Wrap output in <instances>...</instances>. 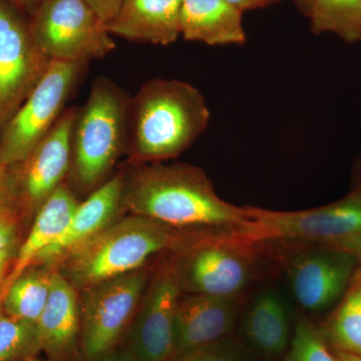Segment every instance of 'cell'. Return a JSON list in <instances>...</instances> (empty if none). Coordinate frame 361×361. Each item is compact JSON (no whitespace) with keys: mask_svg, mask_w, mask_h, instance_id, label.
Masks as SVG:
<instances>
[{"mask_svg":"<svg viewBox=\"0 0 361 361\" xmlns=\"http://www.w3.org/2000/svg\"><path fill=\"white\" fill-rule=\"evenodd\" d=\"M94 361H135L134 356L130 353V349L123 350L109 351L104 355L99 356Z\"/></svg>","mask_w":361,"mask_h":361,"instance_id":"31","label":"cell"},{"mask_svg":"<svg viewBox=\"0 0 361 361\" xmlns=\"http://www.w3.org/2000/svg\"><path fill=\"white\" fill-rule=\"evenodd\" d=\"M166 361H254V357L244 344L232 336H227L180 351Z\"/></svg>","mask_w":361,"mask_h":361,"instance_id":"26","label":"cell"},{"mask_svg":"<svg viewBox=\"0 0 361 361\" xmlns=\"http://www.w3.org/2000/svg\"><path fill=\"white\" fill-rule=\"evenodd\" d=\"M8 1L18 11H25L32 16L42 0H8Z\"/></svg>","mask_w":361,"mask_h":361,"instance_id":"32","label":"cell"},{"mask_svg":"<svg viewBox=\"0 0 361 361\" xmlns=\"http://www.w3.org/2000/svg\"><path fill=\"white\" fill-rule=\"evenodd\" d=\"M293 1L295 2L297 7H298L306 16H310L312 0H293Z\"/></svg>","mask_w":361,"mask_h":361,"instance_id":"34","label":"cell"},{"mask_svg":"<svg viewBox=\"0 0 361 361\" xmlns=\"http://www.w3.org/2000/svg\"><path fill=\"white\" fill-rule=\"evenodd\" d=\"M188 242L180 230L133 214L66 254L58 271L75 288L85 289L141 269L155 254Z\"/></svg>","mask_w":361,"mask_h":361,"instance_id":"3","label":"cell"},{"mask_svg":"<svg viewBox=\"0 0 361 361\" xmlns=\"http://www.w3.org/2000/svg\"><path fill=\"white\" fill-rule=\"evenodd\" d=\"M338 361H361V356L353 355V353H344V351L332 349Z\"/></svg>","mask_w":361,"mask_h":361,"instance_id":"33","label":"cell"},{"mask_svg":"<svg viewBox=\"0 0 361 361\" xmlns=\"http://www.w3.org/2000/svg\"><path fill=\"white\" fill-rule=\"evenodd\" d=\"M51 266H30L11 285L0 308L18 319L37 324L51 292Z\"/></svg>","mask_w":361,"mask_h":361,"instance_id":"21","label":"cell"},{"mask_svg":"<svg viewBox=\"0 0 361 361\" xmlns=\"http://www.w3.org/2000/svg\"><path fill=\"white\" fill-rule=\"evenodd\" d=\"M243 334L252 348L267 356L282 355L290 341V317L286 303L273 289L252 300L243 319Z\"/></svg>","mask_w":361,"mask_h":361,"instance_id":"20","label":"cell"},{"mask_svg":"<svg viewBox=\"0 0 361 361\" xmlns=\"http://www.w3.org/2000/svg\"><path fill=\"white\" fill-rule=\"evenodd\" d=\"M26 361H35V360H26Z\"/></svg>","mask_w":361,"mask_h":361,"instance_id":"35","label":"cell"},{"mask_svg":"<svg viewBox=\"0 0 361 361\" xmlns=\"http://www.w3.org/2000/svg\"><path fill=\"white\" fill-rule=\"evenodd\" d=\"M183 0H123L115 18L106 23L111 35L148 44L169 45L180 35Z\"/></svg>","mask_w":361,"mask_h":361,"instance_id":"16","label":"cell"},{"mask_svg":"<svg viewBox=\"0 0 361 361\" xmlns=\"http://www.w3.org/2000/svg\"><path fill=\"white\" fill-rule=\"evenodd\" d=\"M123 177V208L175 229L232 232L251 219L250 207L223 200L194 166L157 161Z\"/></svg>","mask_w":361,"mask_h":361,"instance_id":"1","label":"cell"},{"mask_svg":"<svg viewBox=\"0 0 361 361\" xmlns=\"http://www.w3.org/2000/svg\"><path fill=\"white\" fill-rule=\"evenodd\" d=\"M129 108L111 80L94 82L73 126L71 166L80 186H96L116 163L127 142Z\"/></svg>","mask_w":361,"mask_h":361,"instance_id":"5","label":"cell"},{"mask_svg":"<svg viewBox=\"0 0 361 361\" xmlns=\"http://www.w3.org/2000/svg\"><path fill=\"white\" fill-rule=\"evenodd\" d=\"M226 1L244 13L247 11L264 8L271 4H276L280 0H226Z\"/></svg>","mask_w":361,"mask_h":361,"instance_id":"30","label":"cell"},{"mask_svg":"<svg viewBox=\"0 0 361 361\" xmlns=\"http://www.w3.org/2000/svg\"><path fill=\"white\" fill-rule=\"evenodd\" d=\"M77 115L75 108L66 111L25 160L7 167L11 212L18 223L35 216L70 171Z\"/></svg>","mask_w":361,"mask_h":361,"instance_id":"9","label":"cell"},{"mask_svg":"<svg viewBox=\"0 0 361 361\" xmlns=\"http://www.w3.org/2000/svg\"><path fill=\"white\" fill-rule=\"evenodd\" d=\"M130 148L137 161L176 158L208 127L210 111L194 85L178 80H153L130 103Z\"/></svg>","mask_w":361,"mask_h":361,"instance_id":"2","label":"cell"},{"mask_svg":"<svg viewBox=\"0 0 361 361\" xmlns=\"http://www.w3.org/2000/svg\"><path fill=\"white\" fill-rule=\"evenodd\" d=\"M149 283L144 268L84 289L82 342L90 360L111 350L134 317Z\"/></svg>","mask_w":361,"mask_h":361,"instance_id":"10","label":"cell"},{"mask_svg":"<svg viewBox=\"0 0 361 361\" xmlns=\"http://www.w3.org/2000/svg\"><path fill=\"white\" fill-rule=\"evenodd\" d=\"M311 32L334 33L348 44L361 42V0H312Z\"/></svg>","mask_w":361,"mask_h":361,"instance_id":"23","label":"cell"},{"mask_svg":"<svg viewBox=\"0 0 361 361\" xmlns=\"http://www.w3.org/2000/svg\"><path fill=\"white\" fill-rule=\"evenodd\" d=\"M360 259L351 252L316 245L298 252L289 262L291 291L304 310H326L346 291Z\"/></svg>","mask_w":361,"mask_h":361,"instance_id":"13","label":"cell"},{"mask_svg":"<svg viewBox=\"0 0 361 361\" xmlns=\"http://www.w3.org/2000/svg\"><path fill=\"white\" fill-rule=\"evenodd\" d=\"M250 221L233 234L251 243H312L357 257L361 252V187L341 200L310 210L282 212L250 207Z\"/></svg>","mask_w":361,"mask_h":361,"instance_id":"4","label":"cell"},{"mask_svg":"<svg viewBox=\"0 0 361 361\" xmlns=\"http://www.w3.org/2000/svg\"><path fill=\"white\" fill-rule=\"evenodd\" d=\"M51 59L35 44L30 23L0 0V133L30 96Z\"/></svg>","mask_w":361,"mask_h":361,"instance_id":"11","label":"cell"},{"mask_svg":"<svg viewBox=\"0 0 361 361\" xmlns=\"http://www.w3.org/2000/svg\"><path fill=\"white\" fill-rule=\"evenodd\" d=\"M284 361H338L322 332L305 317L297 322Z\"/></svg>","mask_w":361,"mask_h":361,"instance_id":"25","label":"cell"},{"mask_svg":"<svg viewBox=\"0 0 361 361\" xmlns=\"http://www.w3.org/2000/svg\"><path fill=\"white\" fill-rule=\"evenodd\" d=\"M37 326L40 349L52 357H63L75 346L80 327L77 292L59 271L52 272L51 292Z\"/></svg>","mask_w":361,"mask_h":361,"instance_id":"19","label":"cell"},{"mask_svg":"<svg viewBox=\"0 0 361 361\" xmlns=\"http://www.w3.org/2000/svg\"><path fill=\"white\" fill-rule=\"evenodd\" d=\"M40 350L37 324L14 318L0 308V361L32 360Z\"/></svg>","mask_w":361,"mask_h":361,"instance_id":"24","label":"cell"},{"mask_svg":"<svg viewBox=\"0 0 361 361\" xmlns=\"http://www.w3.org/2000/svg\"><path fill=\"white\" fill-rule=\"evenodd\" d=\"M0 215L13 216L9 199L8 173L7 167L0 161ZM18 221V220H16Z\"/></svg>","mask_w":361,"mask_h":361,"instance_id":"29","label":"cell"},{"mask_svg":"<svg viewBox=\"0 0 361 361\" xmlns=\"http://www.w3.org/2000/svg\"><path fill=\"white\" fill-rule=\"evenodd\" d=\"M78 202L71 190L61 185L39 207L32 228L18 247L13 262L0 287V302L11 285L65 231Z\"/></svg>","mask_w":361,"mask_h":361,"instance_id":"17","label":"cell"},{"mask_svg":"<svg viewBox=\"0 0 361 361\" xmlns=\"http://www.w3.org/2000/svg\"><path fill=\"white\" fill-rule=\"evenodd\" d=\"M239 306L237 297L183 293L176 308L173 355L230 336Z\"/></svg>","mask_w":361,"mask_h":361,"instance_id":"14","label":"cell"},{"mask_svg":"<svg viewBox=\"0 0 361 361\" xmlns=\"http://www.w3.org/2000/svg\"><path fill=\"white\" fill-rule=\"evenodd\" d=\"M123 176L109 180L87 200L78 203L65 231L37 258L33 265H54L73 249L89 241L111 224L123 208Z\"/></svg>","mask_w":361,"mask_h":361,"instance_id":"15","label":"cell"},{"mask_svg":"<svg viewBox=\"0 0 361 361\" xmlns=\"http://www.w3.org/2000/svg\"><path fill=\"white\" fill-rule=\"evenodd\" d=\"M322 334L332 349L361 356V270L356 272Z\"/></svg>","mask_w":361,"mask_h":361,"instance_id":"22","label":"cell"},{"mask_svg":"<svg viewBox=\"0 0 361 361\" xmlns=\"http://www.w3.org/2000/svg\"><path fill=\"white\" fill-rule=\"evenodd\" d=\"M18 224L13 216L0 215V260L13 262L18 252Z\"/></svg>","mask_w":361,"mask_h":361,"instance_id":"27","label":"cell"},{"mask_svg":"<svg viewBox=\"0 0 361 361\" xmlns=\"http://www.w3.org/2000/svg\"><path fill=\"white\" fill-rule=\"evenodd\" d=\"M176 260L164 262L147 285L130 334L135 361H166L174 353V322L182 296Z\"/></svg>","mask_w":361,"mask_h":361,"instance_id":"12","label":"cell"},{"mask_svg":"<svg viewBox=\"0 0 361 361\" xmlns=\"http://www.w3.org/2000/svg\"><path fill=\"white\" fill-rule=\"evenodd\" d=\"M255 245L229 232L192 240L176 259L183 293L238 297L257 274Z\"/></svg>","mask_w":361,"mask_h":361,"instance_id":"6","label":"cell"},{"mask_svg":"<svg viewBox=\"0 0 361 361\" xmlns=\"http://www.w3.org/2000/svg\"><path fill=\"white\" fill-rule=\"evenodd\" d=\"M180 35L208 45H241L246 42L243 13L226 0H183Z\"/></svg>","mask_w":361,"mask_h":361,"instance_id":"18","label":"cell"},{"mask_svg":"<svg viewBox=\"0 0 361 361\" xmlns=\"http://www.w3.org/2000/svg\"><path fill=\"white\" fill-rule=\"evenodd\" d=\"M85 1L106 25L118 13L123 0H85Z\"/></svg>","mask_w":361,"mask_h":361,"instance_id":"28","label":"cell"},{"mask_svg":"<svg viewBox=\"0 0 361 361\" xmlns=\"http://www.w3.org/2000/svg\"><path fill=\"white\" fill-rule=\"evenodd\" d=\"M30 27L35 44L51 61L85 63L116 47L106 23L85 0H42Z\"/></svg>","mask_w":361,"mask_h":361,"instance_id":"7","label":"cell"},{"mask_svg":"<svg viewBox=\"0 0 361 361\" xmlns=\"http://www.w3.org/2000/svg\"><path fill=\"white\" fill-rule=\"evenodd\" d=\"M82 63L51 61L30 96L4 126L0 137V161L6 167L25 160L49 134L75 87Z\"/></svg>","mask_w":361,"mask_h":361,"instance_id":"8","label":"cell"}]
</instances>
